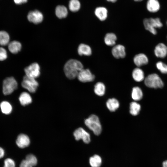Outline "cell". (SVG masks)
<instances>
[{
    "mask_svg": "<svg viewBox=\"0 0 167 167\" xmlns=\"http://www.w3.org/2000/svg\"><path fill=\"white\" fill-rule=\"evenodd\" d=\"M83 69V65L80 61L72 59L66 63L64 67V71L68 78L72 79L77 77L79 72Z\"/></svg>",
    "mask_w": 167,
    "mask_h": 167,
    "instance_id": "obj_1",
    "label": "cell"
},
{
    "mask_svg": "<svg viewBox=\"0 0 167 167\" xmlns=\"http://www.w3.org/2000/svg\"><path fill=\"white\" fill-rule=\"evenodd\" d=\"M84 123L86 126L92 130L95 135H98L101 133L102 127L98 117L95 114L90 115L86 119Z\"/></svg>",
    "mask_w": 167,
    "mask_h": 167,
    "instance_id": "obj_2",
    "label": "cell"
},
{
    "mask_svg": "<svg viewBox=\"0 0 167 167\" xmlns=\"http://www.w3.org/2000/svg\"><path fill=\"white\" fill-rule=\"evenodd\" d=\"M145 28L154 35L157 33L156 28H160L163 25L159 18L145 19L143 21Z\"/></svg>",
    "mask_w": 167,
    "mask_h": 167,
    "instance_id": "obj_3",
    "label": "cell"
},
{
    "mask_svg": "<svg viewBox=\"0 0 167 167\" xmlns=\"http://www.w3.org/2000/svg\"><path fill=\"white\" fill-rule=\"evenodd\" d=\"M145 85L148 87L154 88H161L164 86L163 83L158 75L153 73L149 75L144 80Z\"/></svg>",
    "mask_w": 167,
    "mask_h": 167,
    "instance_id": "obj_4",
    "label": "cell"
},
{
    "mask_svg": "<svg viewBox=\"0 0 167 167\" xmlns=\"http://www.w3.org/2000/svg\"><path fill=\"white\" fill-rule=\"evenodd\" d=\"M18 84L15 78L12 77L5 79L3 83L2 91L5 95L11 93L17 88Z\"/></svg>",
    "mask_w": 167,
    "mask_h": 167,
    "instance_id": "obj_5",
    "label": "cell"
},
{
    "mask_svg": "<svg viewBox=\"0 0 167 167\" xmlns=\"http://www.w3.org/2000/svg\"><path fill=\"white\" fill-rule=\"evenodd\" d=\"M21 85L23 88L31 93L35 92L38 86L37 82L35 79L25 75L23 77Z\"/></svg>",
    "mask_w": 167,
    "mask_h": 167,
    "instance_id": "obj_6",
    "label": "cell"
},
{
    "mask_svg": "<svg viewBox=\"0 0 167 167\" xmlns=\"http://www.w3.org/2000/svg\"><path fill=\"white\" fill-rule=\"evenodd\" d=\"M25 75L27 76L36 79L40 75V67L36 62L32 63L25 67L24 70Z\"/></svg>",
    "mask_w": 167,
    "mask_h": 167,
    "instance_id": "obj_7",
    "label": "cell"
},
{
    "mask_svg": "<svg viewBox=\"0 0 167 167\" xmlns=\"http://www.w3.org/2000/svg\"><path fill=\"white\" fill-rule=\"evenodd\" d=\"M77 77L80 81L83 83L92 82L95 79V75L88 69H83L79 71Z\"/></svg>",
    "mask_w": 167,
    "mask_h": 167,
    "instance_id": "obj_8",
    "label": "cell"
},
{
    "mask_svg": "<svg viewBox=\"0 0 167 167\" xmlns=\"http://www.w3.org/2000/svg\"><path fill=\"white\" fill-rule=\"evenodd\" d=\"M73 135L77 140L82 139L86 143H88L90 141V134L81 127L76 129L74 132Z\"/></svg>",
    "mask_w": 167,
    "mask_h": 167,
    "instance_id": "obj_9",
    "label": "cell"
},
{
    "mask_svg": "<svg viewBox=\"0 0 167 167\" xmlns=\"http://www.w3.org/2000/svg\"><path fill=\"white\" fill-rule=\"evenodd\" d=\"M28 20L35 24L41 23L43 19L42 13L40 11L35 10L29 12L27 15Z\"/></svg>",
    "mask_w": 167,
    "mask_h": 167,
    "instance_id": "obj_10",
    "label": "cell"
},
{
    "mask_svg": "<svg viewBox=\"0 0 167 167\" xmlns=\"http://www.w3.org/2000/svg\"><path fill=\"white\" fill-rule=\"evenodd\" d=\"M111 53L113 57L116 58H122L126 55L125 48L122 45L118 44L113 46Z\"/></svg>",
    "mask_w": 167,
    "mask_h": 167,
    "instance_id": "obj_11",
    "label": "cell"
},
{
    "mask_svg": "<svg viewBox=\"0 0 167 167\" xmlns=\"http://www.w3.org/2000/svg\"><path fill=\"white\" fill-rule=\"evenodd\" d=\"M16 143L19 147L23 148L29 145L30 140L29 137L27 135L21 134L19 135L17 137Z\"/></svg>",
    "mask_w": 167,
    "mask_h": 167,
    "instance_id": "obj_12",
    "label": "cell"
},
{
    "mask_svg": "<svg viewBox=\"0 0 167 167\" xmlns=\"http://www.w3.org/2000/svg\"><path fill=\"white\" fill-rule=\"evenodd\" d=\"M154 53L157 57L164 58L167 55V47L163 43H159L155 47Z\"/></svg>",
    "mask_w": 167,
    "mask_h": 167,
    "instance_id": "obj_13",
    "label": "cell"
},
{
    "mask_svg": "<svg viewBox=\"0 0 167 167\" xmlns=\"http://www.w3.org/2000/svg\"><path fill=\"white\" fill-rule=\"evenodd\" d=\"M148 61L147 56L143 53L135 55L133 58L134 64L138 67L147 64Z\"/></svg>",
    "mask_w": 167,
    "mask_h": 167,
    "instance_id": "obj_14",
    "label": "cell"
},
{
    "mask_svg": "<svg viewBox=\"0 0 167 167\" xmlns=\"http://www.w3.org/2000/svg\"><path fill=\"white\" fill-rule=\"evenodd\" d=\"M94 14L98 19L101 21H104L107 18L108 11L105 7L98 6L95 9Z\"/></svg>",
    "mask_w": 167,
    "mask_h": 167,
    "instance_id": "obj_15",
    "label": "cell"
},
{
    "mask_svg": "<svg viewBox=\"0 0 167 167\" xmlns=\"http://www.w3.org/2000/svg\"><path fill=\"white\" fill-rule=\"evenodd\" d=\"M78 53L79 55L90 56L92 54L91 47L88 45L82 43L80 44L78 48Z\"/></svg>",
    "mask_w": 167,
    "mask_h": 167,
    "instance_id": "obj_16",
    "label": "cell"
},
{
    "mask_svg": "<svg viewBox=\"0 0 167 167\" xmlns=\"http://www.w3.org/2000/svg\"><path fill=\"white\" fill-rule=\"evenodd\" d=\"M146 6L148 11L153 13L157 12L160 8V4L157 0H148Z\"/></svg>",
    "mask_w": 167,
    "mask_h": 167,
    "instance_id": "obj_17",
    "label": "cell"
},
{
    "mask_svg": "<svg viewBox=\"0 0 167 167\" xmlns=\"http://www.w3.org/2000/svg\"><path fill=\"white\" fill-rule=\"evenodd\" d=\"M117 37L114 33L110 32L107 33L104 38L105 44L108 46H113L115 45Z\"/></svg>",
    "mask_w": 167,
    "mask_h": 167,
    "instance_id": "obj_18",
    "label": "cell"
},
{
    "mask_svg": "<svg viewBox=\"0 0 167 167\" xmlns=\"http://www.w3.org/2000/svg\"><path fill=\"white\" fill-rule=\"evenodd\" d=\"M21 44L19 41H14L8 44V49L10 51L12 54L18 53L21 50Z\"/></svg>",
    "mask_w": 167,
    "mask_h": 167,
    "instance_id": "obj_19",
    "label": "cell"
},
{
    "mask_svg": "<svg viewBox=\"0 0 167 167\" xmlns=\"http://www.w3.org/2000/svg\"><path fill=\"white\" fill-rule=\"evenodd\" d=\"M106 105L110 111L114 112L119 108V103L118 101L115 98H110L107 101Z\"/></svg>",
    "mask_w": 167,
    "mask_h": 167,
    "instance_id": "obj_20",
    "label": "cell"
},
{
    "mask_svg": "<svg viewBox=\"0 0 167 167\" xmlns=\"http://www.w3.org/2000/svg\"><path fill=\"white\" fill-rule=\"evenodd\" d=\"M55 12L56 16L59 19L66 18L68 13L67 8L62 5L57 6L56 8Z\"/></svg>",
    "mask_w": 167,
    "mask_h": 167,
    "instance_id": "obj_21",
    "label": "cell"
},
{
    "mask_svg": "<svg viewBox=\"0 0 167 167\" xmlns=\"http://www.w3.org/2000/svg\"><path fill=\"white\" fill-rule=\"evenodd\" d=\"M134 79L138 82L143 81L144 79V74L143 70L139 67L135 68L132 72Z\"/></svg>",
    "mask_w": 167,
    "mask_h": 167,
    "instance_id": "obj_22",
    "label": "cell"
},
{
    "mask_svg": "<svg viewBox=\"0 0 167 167\" xmlns=\"http://www.w3.org/2000/svg\"><path fill=\"white\" fill-rule=\"evenodd\" d=\"M19 101L21 105L25 106L31 103L32 99L30 95L26 92L22 93L19 98Z\"/></svg>",
    "mask_w": 167,
    "mask_h": 167,
    "instance_id": "obj_23",
    "label": "cell"
},
{
    "mask_svg": "<svg viewBox=\"0 0 167 167\" xmlns=\"http://www.w3.org/2000/svg\"><path fill=\"white\" fill-rule=\"evenodd\" d=\"M105 87L104 84L101 82L97 83L94 86V92L97 96H103L105 92Z\"/></svg>",
    "mask_w": 167,
    "mask_h": 167,
    "instance_id": "obj_24",
    "label": "cell"
},
{
    "mask_svg": "<svg viewBox=\"0 0 167 167\" xmlns=\"http://www.w3.org/2000/svg\"><path fill=\"white\" fill-rule=\"evenodd\" d=\"M143 96V92L140 88L138 87H135L133 88L131 97L133 100L135 101H139L142 98Z\"/></svg>",
    "mask_w": 167,
    "mask_h": 167,
    "instance_id": "obj_25",
    "label": "cell"
},
{
    "mask_svg": "<svg viewBox=\"0 0 167 167\" xmlns=\"http://www.w3.org/2000/svg\"><path fill=\"white\" fill-rule=\"evenodd\" d=\"M140 109V105L136 102H132L130 104V112L132 115H137L139 112Z\"/></svg>",
    "mask_w": 167,
    "mask_h": 167,
    "instance_id": "obj_26",
    "label": "cell"
},
{
    "mask_svg": "<svg viewBox=\"0 0 167 167\" xmlns=\"http://www.w3.org/2000/svg\"><path fill=\"white\" fill-rule=\"evenodd\" d=\"M10 36L8 34L4 31H0V45L5 46L9 43Z\"/></svg>",
    "mask_w": 167,
    "mask_h": 167,
    "instance_id": "obj_27",
    "label": "cell"
},
{
    "mask_svg": "<svg viewBox=\"0 0 167 167\" xmlns=\"http://www.w3.org/2000/svg\"><path fill=\"white\" fill-rule=\"evenodd\" d=\"M81 7V4L79 0H70L69 3V10L73 12L79 11Z\"/></svg>",
    "mask_w": 167,
    "mask_h": 167,
    "instance_id": "obj_28",
    "label": "cell"
},
{
    "mask_svg": "<svg viewBox=\"0 0 167 167\" xmlns=\"http://www.w3.org/2000/svg\"><path fill=\"white\" fill-rule=\"evenodd\" d=\"M101 162V157L98 155H95L89 159V163L92 167H100Z\"/></svg>",
    "mask_w": 167,
    "mask_h": 167,
    "instance_id": "obj_29",
    "label": "cell"
},
{
    "mask_svg": "<svg viewBox=\"0 0 167 167\" xmlns=\"http://www.w3.org/2000/svg\"><path fill=\"white\" fill-rule=\"evenodd\" d=\"M0 106L2 113L8 114L11 112L12 107L9 102L6 101H3L1 103Z\"/></svg>",
    "mask_w": 167,
    "mask_h": 167,
    "instance_id": "obj_30",
    "label": "cell"
},
{
    "mask_svg": "<svg viewBox=\"0 0 167 167\" xmlns=\"http://www.w3.org/2000/svg\"><path fill=\"white\" fill-rule=\"evenodd\" d=\"M156 66L161 73L167 74V65L165 64L160 61L156 63Z\"/></svg>",
    "mask_w": 167,
    "mask_h": 167,
    "instance_id": "obj_31",
    "label": "cell"
},
{
    "mask_svg": "<svg viewBox=\"0 0 167 167\" xmlns=\"http://www.w3.org/2000/svg\"><path fill=\"white\" fill-rule=\"evenodd\" d=\"M28 162L33 167L36 165L37 164V161L36 157L33 155L29 154L27 155L26 159Z\"/></svg>",
    "mask_w": 167,
    "mask_h": 167,
    "instance_id": "obj_32",
    "label": "cell"
},
{
    "mask_svg": "<svg viewBox=\"0 0 167 167\" xmlns=\"http://www.w3.org/2000/svg\"><path fill=\"white\" fill-rule=\"evenodd\" d=\"M15 162L13 159L8 158L4 160L3 167H15Z\"/></svg>",
    "mask_w": 167,
    "mask_h": 167,
    "instance_id": "obj_33",
    "label": "cell"
},
{
    "mask_svg": "<svg viewBox=\"0 0 167 167\" xmlns=\"http://www.w3.org/2000/svg\"><path fill=\"white\" fill-rule=\"evenodd\" d=\"M7 53L6 49L2 47H0V61H2L7 58Z\"/></svg>",
    "mask_w": 167,
    "mask_h": 167,
    "instance_id": "obj_34",
    "label": "cell"
},
{
    "mask_svg": "<svg viewBox=\"0 0 167 167\" xmlns=\"http://www.w3.org/2000/svg\"><path fill=\"white\" fill-rule=\"evenodd\" d=\"M19 167H33L26 159L23 160L21 162Z\"/></svg>",
    "mask_w": 167,
    "mask_h": 167,
    "instance_id": "obj_35",
    "label": "cell"
},
{
    "mask_svg": "<svg viewBox=\"0 0 167 167\" xmlns=\"http://www.w3.org/2000/svg\"><path fill=\"white\" fill-rule=\"evenodd\" d=\"M28 0H14V2L16 4H21L26 2Z\"/></svg>",
    "mask_w": 167,
    "mask_h": 167,
    "instance_id": "obj_36",
    "label": "cell"
},
{
    "mask_svg": "<svg viewBox=\"0 0 167 167\" xmlns=\"http://www.w3.org/2000/svg\"><path fill=\"white\" fill-rule=\"evenodd\" d=\"M5 151L4 150L0 147V159L2 158L4 155Z\"/></svg>",
    "mask_w": 167,
    "mask_h": 167,
    "instance_id": "obj_37",
    "label": "cell"
},
{
    "mask_svg": "<svg viewBox=\"0 0 167 167\" xmlns=\"http://www.w3.org/2000/svg\"><path fill=\"white\" fill-rule=\"evenodd\" d=\"M162 167H167V160L163 162Z\"/></svg>",
    "mask_w": 167,
    "mask_h": 167,
    "instance_id": "obj_38",
    "label": "cell"
},
{
    "mask_svg": "<svg viewBox=\"0 0 167 167\" xmlns=\"http://www.w3.org/2000/svg\"><path fill=\"white\" fill-rule=\"evenodd\" d=\"M108 2H115L117 0H106Z\"/></svg>",
    "mask_w": 167,
    "mask_h": 167,
    "instance_id": "obj_39",
    "label": "cell"
},
{
    "mask_svg": "<svg viewBox=\"0 0 167 167\" xmlns=\"http://www.w3.org/2000/svg\"><path fill=\"white\" fill-rule=\"evenodd\" d=\"M134 0L136 2H140V1H142L143 0Z\"/></svg>",
    "mask_w": 167,
    "mask_h": 167,
    "instance_id": "obj_40",
    "label": "cell"
}]
</instances>
